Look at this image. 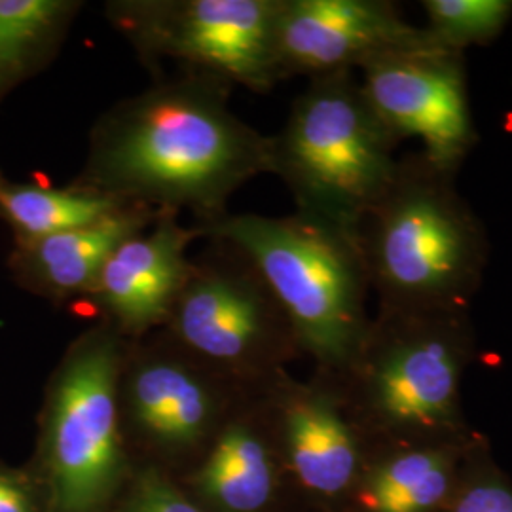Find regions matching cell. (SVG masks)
<instances>
[{
    "mask_svg": "<svg viewBox=\"0 0 512 512\" xmlns=\"http://www.w3.org/2000/svg\"><path fill=\"white\" fill-rule=\"evenodd\" d=\"M230 90L181 74L116 103L97 118L74 184L124 205L186 211L194 224L228 215L243 184L272 175V135L230 109Z\"/></svg>",
    "mask_w": 512,
    "mask_h": 512,
    "instance_id": "6da1fadb",
    "label": "cell"
},
{
    "mask_svg": "<svg viewBox=\"0 0 512 512\" xmlns=\"http://www.w3.org/2000/svg\"><path fill=\"white\" fill-rule=\"evenodd\" d=\"M456 177L421 152L399 158L389 188L361 222L359 245L380 310L471 311L490 239Z\"/></svg>",
    "mask_w": 512,
    "mask_h": 512,
    "instance_id": "7a4b0ae2",
    "label": "cell"
},
{
    "mask_svg": "<svg viewBox=\"0 0 512 512\" xmlns=\"http://www.w3.org/2000/svg\"><path fill=\"white\" fill-rule=\"evenodd\" d=\"M200 239L230 241L255 264L285 313L298 348L344 372L365 340L370 281L359 238L294 211L224 215L194 224Z\"/></svg>",
    "mask_w": 512,
    "mask_h": 512,
    "instance_id": "3957f363",
    "label": "cell"
},
{
    "mask_svg": "<svg viewBox=\"0 0 512 512\" xmlns=\"http://www.w3.org/2000/svg\"><path fill=\"white\" fill-rule=\"evenodd\" d=\"M397 147L353 71L317 76L272 135V175L291 192L296 213L359 238L395 177Z\"/></svg>",
    "mask_w": 512,
    "mask_h": 512,
    "instance_id": "277c9868",
    "label": "cell"
},
{
    "mask_svg": "<svg viewBox=\"0 0 512 512\" xmlns=\"http://www.w3.org/2000/svg\"><path fill=\"white\" fill-rule=\"evenodd\" d=\"M469 311H378L342 374L359 403L387 431L414 437L450 435L461 425V376L471 359Z\"/></svg>",
    "mask_w": 512,
    "mask_h": 512,
    "instance_id": "5b68a950",
    "label": "cell"
},
{
    "mask_svg": "<svg viewBox=\"0 0 512 512\" xmlns=\"http://www.w3.org/2000/svg\"><path fill=\"white\" fill-rule=\"evenodd\" d=\"M281 0H109L105 16L150 69L165 61L245 90L281 82L275 23Z\"/></svg>",
    "mask_w": 512,
    "mask_h": 512,
    "instance_id": "8992f818",
    "label": "cell"
},
{
    "mask_svg": "<svg viewBox=\"0 0 512 512\" xmlns=\"http://www.w3.org/2000/svg\"><path fill=\"white\" fill-rule=\"evenodd\" d=\"M122 338L107 325L86 332L55 374L46 412V456L63 512L99 507L120 471Z\"/></svg>",
    "mask_w": 512,
    "mask_h": 512,
    "instance_id": "52a82bcc",
    "label": "cell"
},
{
    "mask_svg": "<svg viewBox=\"0 0 512 512\" xmlns=\"http://www.w3.org/2000/svg\"><path fill=\"white\" fill-rule=\"evenodd\" d=\"M175 344L220 368L243 370L300 349L255 264L236 245L209 238L164 327Z\"/></svg>",
    "mask_w": 512,
    "mask_h": 512,
    "instance_id": "ba28073f",
    "label": "cell"
},
{
    "mask_svg": "<svg viewBox=\"0 0 512 512\" xmlns=\"http://www.w3.org/2000/svg\"><path fill=\"white\" fill-rule=\"evenodd\" d=\"M359 71L361 90L387 133L399 145L418 139L429 162L458 175L478 143L465 54L431 38L376 55Z\"/></svg>",
    "mask_w": 512,
    "mask_h": 512,
    "instance_id": "9c48e42d",
    "label": "cell"
},
{
    "mask_svg": "<svg viewBox=\"0 0 512 512\" xmlns=\"http://www.w3.org/2000/svg\"><path fill=\"white\" fill-rule=\"evenodd\" d=\"M431 40L389 0H281L275 61L281 80L357 71L376 55Z\"/></svg>",
    "mask_w": 512,
    "mask_h": 512,
    "instance_id": "30bf717a",
    "label": "cell"
},
{
    "mask_svg": "<svg viewBox=\"0 0 512 512\" xmlns=\"http://www.w3.org/2000/svg\"><path fill=\"white\" fill-rule=\"evenodd\" d=\"M200 239L194 224L164 211L145 230L124 239L86 294L105 325L120 336L165 327L190 274V247Z\"/></svg>",
    "mask_w": 512,
    "mask_h": 512,
    "instance_id": "8fae6325",
    "label": "cell"
},
{
    "mask_svg": "<svg viewBox=\"0 0 512 512\" xmlns=\"http://www.w3.org/2000/svg\"><path fill=\"white\" fill-rule=\"evenodd\" d=\"M164 211L124 205L109 217L48 238L14 241L8 272L21 289L54 304L84 300L114 249Z\"/></svg>",
    "mask_w": 512,
    "mask_h": 512,
    "instance_id": "7c38bea8",
    "label": "cell"
},
{
    "mask_svg": "<svg viewBox=\"0 0 512 512\" xmlns=\"http://www.w3.org/2000/svg\"><path fill=\"white\" fill-rule=\"evenodd\" d=\"M184 351V349H183ZM190 355H141L120 374V406L131 423L150 439L188 446L213 425L219 397L207 374L194 368Z\"/></svg>",
    "mask_w": 512,
    "mask_h": 512,
    "instance_id": "4fadbf2b",
    "label": "cell"
},
{
    "mask_svg": "<svg viewBox=\"0 0 512 512\" xmlns=\"http://www.w3.org/2000/svg\"><path fill=\"white\" fill-rule=\"evenodd\" d=\"M277 420L300 482L317 494L346 490L359 463V446L342 399L325 387H287Z\"/></svg>",
    "mask_w": 512,
    "mask_h": 512,
    "instance_id": "5bb4252c",
    "label": "cell"
},
{
    "mask_svg": "<svg viewBox=\"0 0 512 512\" xmlns=\"http://www.w3.org/2000/svg\"><path fill=\"white\" fill-rule=\"evenodd\" d=\"M82 8V0H0V105L54 61Z\"/></svg>",
    "mask_w": 512,
    "mask_h": 512,
    "instance_id": "9a60e30c",
    "label": "cell"
},
{
    "mask_svg": "<svg viewBox=\"0 0 512 512\" xmlns=\"http://www.w3.org/2000/svg\"><path fill=\"white\" fill-rule=\"evenodd\" d=\"M124 207L109 196L71 186L10 183L0 186V220L8 224L14 241L40 239L76 230L105 219Z\"/></svg>",
    "mask_w": 512,
    "mask_h": 512,
    "instance_id": "2e32d148",
    "label": "cell"
},
{
    "mask_svg": "<svg viewBox=\"0 0 512 512\" xmlns=\"http://www.w3.org/2000/svg\"><path fill=\"white\" fill-rule=\"evenodd\" d=\"M200 484L205 494L232 512H255L270 501L274 488L270 456L249 423L224 425L205 461Z\"/></svg>",
    "mask_w": 512,
    "mask_h": 512,
    "instance_id": "e0dca14e",
    "label": "cell"
},
{
    "mask_svg": "<svg viewBox=\"0 0 512 512\" xmlns=\"http://www.w3.org/2000/svg\"><path fill=\"white\" fill-rule=\"evenodd\" d=\"M452 459L439 448H412L387 459L368 478L363 501L370 512H433L446 499Z\"/></svg>",
    "mask_w": 512,
    "mask_h": 512,
    "instance_id": "ac0fdd59",
    "label": "cell"
},
{
    "mask_svg": "<svg viewBox=\"0 0 512 512\" xmlns=\"http://www.w3.org/2000/svg\"><path fill=\"white\" fill-rule=\"evenodd\" d=\"M421 6L429 37L463 54L495 42L512 19V0H423Z\"/></svg>",
    "mask_w": 512,
    "mask_h": 512,
    "instance_id": "d6986e66",
    "label": "cell"
},
{
    "mask_svg": "<svg viewBox=\"0 0 512 512\" xmlns=\"http://www.w3.org/2000/svg\"><path fill=\"white\" fill-rule=\"evenodd\" d=\"M126 512H200L164 478L147 475L137 484Z\"/></svg>",
    "mask_w": 512,
    "mask_h": 512,
    "instance_id": "ffe728a7",
    "label": "cell"
},
{
    "mask_svg": "<svg viewBox=\"0 0 512 512\" xmlns=\"http://www.w3.org/2000/svg\"><path fill=\"white\" fill-rule=\"evenodd\" d=\"M454 512H512V490L495 478H480L459 494Z\"/></svg>",
    "mask_w": 512,
    "mask_h": 512,
    "instance_id": "44dd1931",
    "label": "cell"
},
{
    "mask_svg": "<svg viewBox=\"0 0 512 512\" xmlns=\"http://www.w3.org/2000/svg\"><path fill=\"white\" fill-rule=\"evenodd\" d=\"M0 512H33L27 494L18 484L0 475Z\"/></svg>",
    "mask_w": 512,
    "mask_h": 512,
    "instance_id": "7402d4cb",
    "label": "cell"
},
{
    "mask_svg": "<svg viewBox=\"0 0 512 512\" xmlns=\"http://www.w3.org/2000/svg\"><path fill=\"white\" fill-rule=\"evenodd\" d=\"M4 181H6V179H4V177H2V175H0V186H2V184H4Z\"/></svg>",
    "mask_w": 512,
    "mask_h": 512,
    "instance_id": "603a6c76",
    "label": "cell"
}]
</instances>
